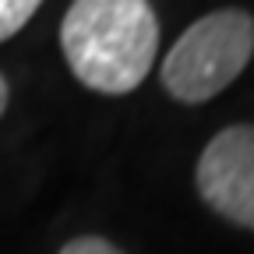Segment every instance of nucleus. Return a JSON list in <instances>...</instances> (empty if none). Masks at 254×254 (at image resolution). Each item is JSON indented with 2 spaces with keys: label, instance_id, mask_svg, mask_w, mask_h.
<instances>
[{
  "label": "nucleus",
  "instance_id": "obj_2",
  "mask_svg": "<svg viewBox=\"0 0 254 254\" xmlns=\"http://www.w3.org/2000/svg\"><path fill=\"white\" fill-rule=\"evenodd\" d=\"M254 57V14L219 7L190 21L170 46L159 78L177 103L201 106L230 88Z\"/></svg>",
  "mask_w": 254,
  "mask_h": 254
},
{
  "label": "nucleus",
  "instance_id": "obj_1",
  "mask_svg": "<svg viewBox=\"0 0 254 254\" xmlns=\"http://www.w3.org/2000/svg\"><path fill=\"white\" fill-rule=\"evenodd\" d=\"M60 53L85 88L99 95L134 92L159 53L152 0H74L60 21Z\"/></svg>",
  "mask_w": 254,
  "mask_h": 254
},
{
  "label": "nucleus",
  "instance_id": "obj_6",
  "mask_svg": "<svg viewBox=\"0 0 254 254\" xmlns=\"http://www.w3.org/2000/svg\"><path fill=\"white\" fill-rule=\"evenodd\" d=\"M7 103H11V85H7L4 74H0V117L7 113Z\"/></svg>",
  "mask_w": 254,
  "mask_h": 254
},
{
  "label": "nucleus",
  "instance_id": "obj_3",
  "mask_svg": "<svg viewBox=\"0 0 254 254\" xmlns=\"http://www.w3.org/2000/svg\"><path fill=\"white\" fill-rule=\"evenodd\" d=\"M194 187L219 219L254 233V124L222 127L201 148Z\"/></svg>",
  "mask_w": 254,
  "mask_h": 254
},
{
  "label": "nucleus",
  "instance_id": "obj_5",
  "mask_svg": "<svg viewBox=\"0 0 254 254\" xmlns=\"http://www.w3.org/2000/svg\"><path fill=\"white\" fill-rule=\"evenodd\" d=\"M60 254H124V251L106 237H74L60 247Z\"/></svg>",
  "mask_w": 254,
  "mask_h": 254
},
{
  "label": "nucleus",
  "instance_id": "obj_4",
  "mask_svg": "<svg viewBox=\"0 0 254 254\" xmlns=\"http://www.w3.org/2000/svg\"><path fill=\"white\" fill-rule=\"evenodd\" d=\"M39 7L43 0H0V43L14 39Z\"/></svg>",
  "mask_w": 254,
  "mask_h": 254
}]
</instances>
